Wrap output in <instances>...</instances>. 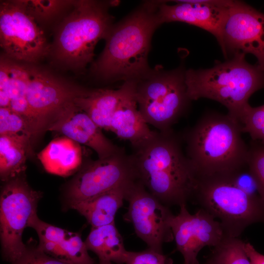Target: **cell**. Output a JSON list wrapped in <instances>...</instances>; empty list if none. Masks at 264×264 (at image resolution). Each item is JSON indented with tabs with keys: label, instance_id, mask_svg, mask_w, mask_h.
<instances>
[{
	"label": "cell",
	"instance_id": "obj_15",
	"mask_svg": "<svg viewBox=\"0 0 264 264\" xmlns=\"http://www.w3.org/2000/svg\"><path fill=\"white\" fill-rule=\"evenodd\" d=\"M174 5L164 2L156 5L160 24L180 22L202 28L213 35L220 45L222 30L231 0H177Z\"/></svg>",
	"mask_w": 264,
	"mask_h": 264
},
{
	"label": "cell",
	"instance_id": "obj_27",
	"mask_svg": "<svg viewBox=\"0 0 264 264\" xmlns=\"http://www.w3.org/2000/svg\"><path fill=\"white\" fill-rule=\"evenodd\" d=\"M247 165L258 188L264 206V145L253 142L248 148Z\"/></svg>",
	"mask_w": 264,
	"mask_h": 264
},
{
	"label": "cell",
	"instance_id": "obj_17",
	"mask_svg": "<svg viewBox=\"0 0 264 264\" xmlns=\"http://www.w3.org/2000/svg\"><path fill=\"white\" fill-rule=\"evenodd\" d=\"M136 81H125L122 95L111 118L110 131L127 140L134 149L144 145L157 132L151 130L140 112L135 97Z\"/></svg>",
	"mask_w": 264,
	"mask_h": 264
},
{
	"label": "cell",
	"instance_id": "obj_16",
	"mask_svg": "<svg viewBox=\"0 0 264 264\" xmlns=\"http://www.w3.org/2000/svg\"><path fill=\"white\" fill-rule=\"evenodd\" d=\"M101 130L73 101L62 109L46 131L59 132L80 144L87 146L97 153L99 159H103L122 148L109 140Z\"/></svg>",
	"mask_w": 264,
	"mask_h": 264
},
{
	"label": "cell",
	"instance_id": "obj_14",
	"mask_svg": "<svg viewBox=\"0 0 264 264\" xmlns=\"http://www.w3.org/2000/svg\"><path fill=\"white\" fill-rule=\"evenodd\" d=\"M174 215L171 227L176 249L183 257L184 264L198 263L197 256L205 246L215 247L229 237L221 223L203 209L190 214L186 204Z\"/></svg>",
	"mask_w": 264,
	"mask_h": 264
},
{
	"label": "cell",
	"instance_id": "obj_19",
	"mask_svg": "<svg viewBox=\"0 0 264 264\" xmlns=\"http://www.w3.org/2000/svg\"><path fill=\"white\" fill-rule=\"evenodd\" d=\"M132 182L88 200L68 203L69 207L85 217L91 227L110 224L114 222L116 213L125 199L127 187Z\"/></svg>",
	"mask_w": 264,
	"mask_h": 264
},
{
	"label": "cell",
	"instance_id": "obj_33",
	"mask_svg": "<svg viewBox=\"0 0 264 264\" xmlns=\"http://www.w3.org/2000/svg\"><path fill=\"white\" fill-rule=\"evenodd\" d=\"M99 264H112L111 262L108 261H99Z\"/></svg>",
	"mask_w": 264,
	"mask_h": 264
},
{
	"label": "cell",
	"instance_id": "obj_3",
	"mask_svg": "<svg viewBox=\"0 0 264 264\" xmlns=\"http://www.w3.org/2000/svg\"><path fill=\"white\" fill-rule=\"evenodd\" d=\"M241 124L228 114L205 113L185 134L186 156L198 177L227 174L247 162Z\"/></svg>",
	"mask_w": 264,
	"mask_h": 264
},
{
	"label": "cell",
	"instance_id": "obj_24",
	"mask_svg": "<svg viewBox=\"0 0 264 264\" xmlns=\"http://www.w3.org/2000/svg\"><path fill=\"white\" fill-rule=\"evenodd\" d=\"M239 238L228 237L214 247L206 264H251Z\"/></svg>",
	"mask_w": 264,
	"mask_h": 264
},
{
	"label": "cell",
	"instance_id": "obj_13",
	"mask_svg": "<svg viewBox=\"0 0 264 264\" xmlns=\"http://www.w3.org/2000/svg\"><path fill=\"white\" fill-rule=\"evenodd\" d=\"M28 82L25 97L45 132L60 111L88 90L74 86L43 68L27 63Z\"/></svg>",
	"mask_w": 264,
	"mask_h": 264
},
{
	"label": "cell",
	"instance_id": "obj_29",
	"mask_svg": "<svg viewBox=\"0 0 264 264\" xmlns=\"http://www.w3.org/2000/svg\"><path fill=\"white\" fill-rule=\"evenodd\" d=\"M227 175L239 189L262 203L256 182L249 170L247 163Z\"/></svg>",
	"mask_w": 264,
	"mask_h": 264
},
{
	"label": "cell",
	"instance_id": "obj_34",
	"mask_svg": "<svg viewBox=\"0 0 264 264\" xmlns=\"http://www.w3.org/2000/svg\"><path fill=\"white\" fill-rule=\"evenodd\" d=\"M199 264V263H198V264Z\"/></svg>",
	"mask_w": 264,
	"mask_h": 264
},
{
	"label": "cell",
	"instance_id": "obj_7",
	"mask_svg": "<svg viewBox=\"0 0 264 264\" xmlns=\"http://www.w3.org/2000/svg\"><path fill=\"white\" fill-rule=\"evenodd\" d=\"M135 97L138 109L148 124L159 132L172 126L185 112L191 101L187 94L185 71H150L136 81Z\"/></svg>",
	"mask_w": 264,
	"mask_h": 264
},
{
	"label": "cell",
	"instance_id": "obj_20",
	"mask_svg": "<svg viewBox=\"0 0 264 264\" xmlns=\"http://www.w3.org/2000/svg\"><path fill=\"white\" fill-rule=\"evenodd\" d=\"M122 88L89 90L74 103L101 129L110 131L111 118L122 95Z\"/></svg>",
	"mask_w": 264,
	"mask_h": 264
},
{
	"label": "cell",
	"instance_id": "obj_11",
	"mask_svg": "<svg viewBox=\"0 0 264 264\" xmlns=\"http://www.w3.org/2000/svg\"><path fill=\"white\" fill-rule=\"evenodd\" d=\"M131 155L123 149L105 158L88 161L70 182L68 203L89 199L136 180Z\"/></svg>",
	"mask_w": 264,
	"mask_h": 264
},
{
	"label": "cell",
	"instance_id": "obj_22",
	"mask_svg": "<svg viewBox=\"0 0 264 264\" xmlns=\"http://www.w3.org/2000/svg\"><path fill=\"white\" fill-rule=\"evenodd\" d=\"M85 242L88 250L95 253L99 261L125 264L128 251L115 222L91 227Z\"/></svg>",
	"mask_w": 264,
	"mask_h": 264
},
{
	"label": "cell",
	"instance_id": "obj_30",
	"mask_svg": "<svg viewBox=\"0 0 264 264\" xmlns=\"http://www.w3.org/2000/svg\"><path fill=\"white\" fill-rule=\"evenodd\" d=\"M125 264H173V260L162 252L148 248L139 252L128 251Z\"/></svg>",
	"mask_w": 264,
	"mask_h": 264
},
{
	"label": "cell",
	"instance_id": "obj_4",
	"mask_svg": "<svg viewBox=\"0 0 264 264\" xmlns=\"http://www.w3.org/2000/svg\"><path fill=\"white\" fill-rule=\"evenodd\" d=\"M245 55L236 53L224 62H216L210 68L185 71L189 99L205 98L218 101L227 109L229 115L239 122L249 105V97L264 88V70L257 64L248 63Z\"/></svg>",
	"mask_w": 264,
	"mask_h": 264
},
{
	"label": "cell",
	"instance_id": "obj_28",
	"mask_svg": "<svg viewBox=\"0 0 264 264\" xmlns=\"http://www.w3.org/2000/svg\"><path fill=\"white\" fill-rule=\"evenodd\" d=\"M36 20H49L58 14L68 3L62 0H23Z\"/></svg>",
	"mask_w": 264,
	"mask_h": 264
},
{
	"label": "cell",
	"instance_id": "obj_26",
	"mask_svg": "<svg viewBox=\"0 0 264 264\" xmlns=\"http://www.w3.org/2000/svg\"><path fill=\"white\" fill-rule=\"evenodd\" d=\"M22 134L31 138L34 133L26 121L9 108H0V135Z\"/></svg>",
	"mask_w": 264,
	"mask_h": 264
},
{
	"label": "cell",
	"instance_id": "obj_6",
	"mask_svg": "<svg viewBox=\"0 0 264 264\" xmlns=\"http://www.w3.org/2000/svg\"><path fill=\"white\" fill-rule=\"evenodd\" d=\"M193 199L219 220L230 237L239 238L249 225L264 222L262 203L239 189L227 174L198 177Z\"/></svg>",
	"mask_w": 264,
	"mask_h": 264
},
{
	"label": "cell",
	"instance_id": "obj_31",
	"mask_svg": "<svg viewBox=\"0 0 264 264\" xmlns=\"http://www.w3.org/2000/svg\"><path fill=\"white\" fill-rule=\"evenodd\" d=\"M11 264H68L46 254L38 247L26 246L23 254Z\"/></svg>",
	"mask_w": 264,
	"mask_h": 264
},
{
	"label": "cell",
	"instance_id": "obj_1",
	"mask_svg": "<svg viewBox=\"0 0 264 264\" xmlns=\"http://www.w3.org/2000/svg\"><path fill=\"white\" fill-rule=\"evenodd\" d=\"M131 155L136 178L169 207L193 199L198 176L172 131L157 132Z\"/></svg>",
	"mask_w": 264,
	"mask_h": 264
},
{
	"label": "cell",
	"instance_id": "obj_12",
	"mask_svg": "<svg viewBox=\"0 0 264 264\" xmlns=\"http://www.w3.org/2000/svg\"><path fill=\"white\" fill-rule=\"evenodd\" d=\"M223 55L249 53L264 70V14L244 2L231 0L222 30Z\"/></svg>",
	"mask_w": 264,
	"mask_h": 264
},
{
	"label": "cell",
	"instance_id": "obj_32",
	"mask_svg": "<svg viewBox=\"0 0 264 264\" xmlns=\"http://www.w3.org/2000/svg\"><path fill=\"white\" fill-rule=\"evenodd\" d=\"M244 250L251 264H264V255L258 252L249 242H244Z\"/></svg>",
	"mask_w": 264,
	"mask_h": 264
},
{
	"label": "cell",
	"instance_id": "obj_10",
	"mask_svg": "<svg viewBox=\"0 0 264 264\" xmlns=\"http://www.w3.org/2000/svg\"><path fill=\"white\" fill-rule=\"evenodd\" d=\"M125 199L128 201L124 220L131 223L137 236L148 248L162 252L163 244L172 242L171 222L174 215L137 179L127 187Z\"/></svg>",
	"mask_w": 264,
	"mask_h": 264
},
{
	"label": "cell",
	"instance_id": "obj_8",
	"mask_svg": "<svg viewBox=\"0 0 264 264\" xmlns=\"http://www.w3.org/2000/svg\"><path fill=\"white\" fill-rule=\"evenodd\" d=\"M42 193L31 188L21 175L5 182L0 198V224L3 258L11 264L26 249L22 240L24 229L37 216Z\"/></svg>",
	"mask_w": 264,
	"mask_h": 264
},
{
	"label": "cell",
	"instance_id": "obj_18",
	"mask_svg": "<svg viewBox=\"0 0 264 264\" xmlns=\"http://www.w3.org/2000/svg\"><path fill=\"white\" fill-rule=\"evenodd\" d=\"M37 156L46 172L59 176H70L82 167L80 144L65 136L51 141Z\"/></svg>",
	"mask_w": 264,
	"mask_h": 264
},
{
	"label": "cell",
	"instance_id": "obj_5",
	"mask_svg": "<svg viewBox=\"0 0 264 264\" xmlns=\"http://www.w3.org/2000/svg\"><path fill=\"white\" fill-rule=\"evenodd\" d=\"M74 6L58 28L53 53L64 65L82 69L92 61L97 42L107 35L112 18L100 2L79 0Z\"/></svg>",
	"mask_w": 264,
	"mask_h": 264
},
{
	"label": "cell",
	"instance_id": "obj_21",
	"mask_svg": "<svg viewBox=\"0 0 264 264\" xmlns=\"http://www.w3.org/2000/svg\"><path fill=\"white\" fill-rule=\"evenodd\" d=\"M31 138L22 134L0 135V176L6 182L24 175Z\"/></svg>",
	"mask_w": 264,
	"mask_h": 264
},
{
	"label": "cell",
	"instance_id": "obj_9",
	"mask_svg": "<svg viewBox=\"0 0 264 264\" xmlns=\"http://www.w3.org/2000/svg\"><path fill=\"white\" fill-rule=\"evenodd\" d=\"M0 44L6 56L33 64L50 52L45 36L23 0L0 2Z\"/></svg>",
	"mask_w": 264,
	"mask_h": 264
},
{
	"label": "cell",
	"instance_id": "obj_25",
	"mask_svg": "<svg viewBox=\"0 0 264 264\" xmlns=\"http://www.w3.org/2000/svg\"><path fill=\"white\" fill-rule=\"evenodd\" d=\"M242 132L248 133L253 141L264 145V105L244 110L239 121Z\"/></svg>",
	"mask_w": 264,
	"mask_h": 264
},
{
	"label": "cell",
	"instance_id": "obj_23",
	"mask_svg": "<svg viewBox=\"0 0 264 264\" xmlns=\"http://www.w3.org/2000/svg\"><path fill=\"white\" fill-rule=\"evenodd\" d=\"M38 248L46 254L68 264H94L81 235L67 231L56 242L39 241Z\"/></svg>",
	"mask_w": 264,
	"mask_h": 264
},
{
	"label": "cell",
	"instance_id": "obj_2",
	"mask_svg": "<svg viewBox=\"0 0 264 264\" xmlns=\"http://www.w3.org/2000/svg\"><path fill=\"white\" fill-rule=\"evenodd\" d=\"M155 2L146 3L112 26L93 73L106 80L138 81L151 70L147 63L151 40L160 25Z\"/></svg>",
	"mask_w": 264,
	"mask_h": 264
}]
</instances>
